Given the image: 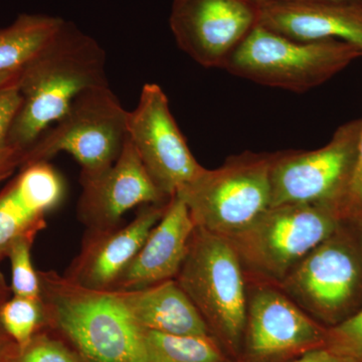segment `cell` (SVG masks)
Listing matches in <instances>:
<instances>
[{"label":"cell","mask_w":362,"mask_h":362,"mask_svg":"<svg viewBox=\"0 0 362 362\" xmlns=\"http://www.w3.org/2000/svg\"><path fill=\"white\" fill-rule=\"evenodd\" d=\"M115 292L142 329L171 335H211L201 313L175 279Z\"/></svg>","instance_id":"18"},{"label":"cell","mask_w":362,"mask_h":362,"mask_svg":"<svg viewBox=\"0 0 362 362\" xmlns=\"http://www.w3.org/2000/svg\"><path fill=\"white\" fill-rule=\"evenodd\" d=\"M176 282L197 310L211 337L238 362L246 326V272L228 238L197 228Z\"/></svg>","instance_id":"3"},{"label":"cell","mask_w":362,"mask_h":362,"mask_svg":"<svg viewBox=\"0 0 362 362\" xmlns=\"http://www.w3.org/2000/svg\"><path fill=\"white\" fill-rule=\"evenodd\" d=\"M168 202L143 206L127 225L88 230L80 254L64 276L88 289L110 291L161 220Z\"/></svg>","instance_id":"14"},{"label":"cell","mask_w":362,"mask_h":362,"mask_svg":"<svg viewBox=\"0 0 362 362\" xmlns=\"http://www.w3.org/2000/svg\"><path fill=\"white\" fill-rule=\"evenodd\" d=\"M18 82L0 90V182L23 165V154L14 149L8 139L9 131L21 105Z\"/></svg>","instance_id":"23"},{"label":"cell","mask_w":362,"mask_h":362,"mask_svg":"<svg viewBox=\"0 0 362 362\" xmlns=\"http://www.w3.org/2000/svg\"><path fill=\"white\" fill-rule=\"evenodd\" d=\"M341 213L345 221L356 223L362 216V126L357 146L356 160Z\"/></svg>","instance_id":"26"},{"label":"cell","mask_w":362,"mask_h":362,"mask_svg":"<svg viewBox=\"0 0 362 362\" xmlns=\"http://www.w3.org/2000/svg\"><path fill=\"white\" fill-rule=\"evenodd\" d=\"M21 70L13 71H4L0 73V90L7 87V86L14 84L18 82L20 78Z\"/></svg>","instance_id":"30"},{"label":"cell","mask_w":362,"mask_h":362,"mask_svg":"<svg viewBox=\"0 0 362 362\" xmlns=\"http://www.w3.org/2000/svg\"><path fill=\"white\" fill-rule=\"evenodd\" d=\"M11 287L6 284V279L0 273V308H1L4 302L8 298H11ZM14 344H16V342L8 337L6 331L4 330V326H2L1 321H0V362H1L4 357L6 356L7 352L11 349Z\"/></svg>","instance_id":"27"},{"label":"cell","mask_w":362,"mask_h":362,"mask_svg":"<svg viewBox=\"0 0 362 362\" xmlns=\"http://www.w3.org/2000/svg\"><path fill=\"white\" fill-rule=\"evenodd\" d=\"M357 226H358V235H357V240H358L359 247H361L362 255V216L358 221H356Z\"/></svg>","instance_id":"31"},{"label":"cell","mask_w":362,"mask_h":362,"mask_svg":"<svg viewBox=\"0 0 362 362\" xmlns=\"http://www.w3.org/2000/svg\"><path fill=\"white\" fill-rule=\"evenodd\" d=\"M345 221L337 209L311 204L269 207L247 228L228 237L247 280L279 285Z\"/></svg>","instance_id":"4"},{"label":"cell","mask_w":362,"mask_h":362,"mask_svg":"<svg viewBox=\"0 0 362 362\" xmlns=\"http://www.w3.org/2000/svg\"><path fill=\"white\" fill-rule=\"evenodd\" d=\"M65 194L63 177L47 162L21 168L0 192V262L16 240L44 230L45 216L59 206Z\"/></svg>","instance_id":"15"},{"label":"cell","mask_w":362,"mask_h":362,"mask_svg":"<svg viewBox=\"0 0 362 362\" xmlns=\"http://www.w3.org/2000/svg\"><path fill=\"white\" fill-rule=\"evenodd\" d=\"M273 156L245 152L228 157L221 168H204L175 195L197 228L230 237L271 206Z\"/></svg>","instance_id":"7"},{"label":"cell","mask_w":362,"mask_h":362,"mask_svg":"<svg viewBox=\"0 0 362 362\" xmlns=\"http://www.w3.org/2000/svg\"><path fill=\"white\" fill-rule=\"evenodd\" d=\"M39 275L45 328L85 362H148L143 329L115 291L88 289L54 271Z\"/></svg>","instance_id":"2"},{"label":"cell","mask_w":362,"mask_h":362,"mask_svg":"<svg viewBox=\"0 0 362 362\" xmlns=\"http://www.w3.org/2000/svg\"><path fill=\"white\" fill-rule=\"evenodd\" d=\"M343 225L277 285L317 322L332 327L362 307V255Z\"/></svg>","instance_id":"8"},{"label":"cell","mask_w":362,"mask_h":362,"mask_svg":"<svg viewBox=\"0 0 362 362\" xmlns=\"http://www.w3.org/2000/svg\"><path fill=\"white\" fill-rule=\"evenodd\" d=\"M169 25L176 44L204 68H223L257 25L250 0H175Z\"/></svg>","instance_id":"12"},{"label":"cell","mask_w":362,"mask_h":362,"mask_svg":"<svg viewBox=\"0 0 362 362\" xmlns=\"http://www.w3.org/2000/svg\"><path fill=\"white\" fill-rule=\"evenodd\" d=\"M102 85H108L104 49L66 21L58 35L21 70V105L9 131L11 146L25 157L78 95Z\"/></svg>","instance_id":"1"},{"label":"cell","mask_w":362,"mask_h":362,"mask_svg":"<svg viewBox=\"0 0 362 362\" xmlns=\"http://www.w3.org/2000/svg\"><path fill=\"white\" fill-rule=\"evenodd\" d=\"M127 117L109 84L86 90L25 152L21 168L66 152L82 168L80 180L97 177L120 156L128 139Z\"/></svg>","instance_id":"5"},{"label":"cell","mask_w":362,"mask_h":362,"mask_svg":"<svg viewBox=\"0 0 362 362\" xmlns=\"http://www.w3.org/2000/svg\"><path fill=\"white\" fill-rule=\"evenodd\" d=\"M252 4H270V2H334V4H361L359 0H250Z\"/></svg>","instance_id":"29"},{"label":"cell","mask_w":362,"mask_h":362,"mask_svg":"<svg viewBox=\"0 0 362 362\" xmlns=\"http://www.w3.org/2000/svg\"><path fill=\"white\" fill-rule=\"evenodd\" d=\"M290 362H352L349 359L344 358L333 354L329 350L326 349H321L314 350V351L309 352L305 356L300 357V358L295 359V361Z\"/></svg>","instance_id":"28"},{"label":"cell","mask_w":362,"mask_h":362,"mask_svg":"<svg viewBox=\"0 0 362 362\" xmlns=\"http://www.w3.org/2000/svg\"><path fill=\"white\" fill-rule=\"evenodd\" d=\"M324 349L352 362H362V307L341 323L328 327Z\"/></svg>","instance_id":"25"},{"label":"cell","mask_w":362,"mask_h":362,"mask_svg":"<svg viewBox=\"0 0 362 362\" xmlns=\"http://www.w3.org/2000/svg\"><path fill=\"white\" fill-rule=\"evenodd\" d=\"M127 133L150 178L169 199L204 170L190 151L160 86H143L137 106L128 112Z\"/></svg>","instance_id":"11"},{"label":"cell","mask_w":362,"mask_h":362,"mask_svg":"<svg viewBox=\"0 0 362 362\" xmlns=\"http://www.w3.org/2000/svg\"><path fill=\"white\" fill-rule=\"evenodd\" d=\"M361 56L358 49L341 40L296 42L257 23L223 69L257 84L302 93Z\"/></svg>","instance_id":"6"},{"label":"cell","mask_w":362,"mask_h":362,"mask_svg":"<svg viewBox=\"0 0 362 362\" xmlns=\"http://www.w3.org/2000/svg\"><path fill=\"white\" fill-rule=\"evenodd\" d=\"M56 16L21 14L0 30V73L21 70L65 25Z\"/></svg>","instance_id":"19"},{"label":"cell","mask_w":362,"mask_h":362,"mask_svg":"<svg viewBox=\"0 0 362 362\" xmlns=\"http://www.w3.org/2000/svg\"><path fill=\"white\" fill-rule=\"evenodd\" d=\"M328 327L317 322L277 285L251 280L238 362H290L325 347Z\"/></svg>","instance_id":"10"},{"label":"cell","mask_w":362,"mask_h":362,"mask_svg":"<svg viewBox=\"0 0 362 362\" xmlns=\"http://www.w3.org/2000/svg\"><path fill=\"white\" fill-rule=\"evenodd\" d=\"M1 362H85L56 332L44 328L23 346L14 344Z\"/></svg>","instance_id":"22"},{"label":"cell","mask_w":362,"mask_h":362,"mask_svg":"<svg viewBox=\"0 0 362 362\" xmlns=\"http://www.w3.org/2000/svg\"><path fill=\"white\" fill-rule=\"evenodd\" d=\"M80 181L83 192L78 216L88 230L116 228L124 214L136 206L169 202L150 178L129 139L110 168L97 177Z\"/></svg>","instance_id":"13"},{"label":"cell","mask_w":362,"mask_h":362,"mask_svg":"<svg viewBox=\"0 0 362 362\" xmlns=\"http://www.w3.org/2000/svg\"><path fill=\"white\" fill-rule=\"evenodd\" d=\"M362 120L342 126L326 146L274 153L271 206L311 204L341 214L356 160Z\"/></svg>","instance_id":"9"},{"label":"cell","mask_w":362,"mask_h":362,"mask_svg":"<svg viewBox=\"0 0 362 362\" xmlns=\"http://www.w3.org/2000/svg\"><path fill=\"white\" fill-rule=\"evenodd\" d=\"M37 235L21 237L11 245L6 257L11 259V293L14 296L40 298L39 272L33 268L32 247Z\"/></svg>","instance_id":"24"},{"label":"cell","mask_w":362,"mask_h":362,"mask_svg":"<svg viewBox=\"0 0 362 362\" xmlns=\"http://www.w3.org/2000/svg\"><path fill=\"white\" fill-rule=\"evenodd\" d=\"M195 225L180 197H171L161 220L110 291L136 290L173 280L187 257Z\"/></svg>","instance_id":"17"},{"label":"cell","mask_w":362,"mask_h":362,"mask_svg":"<svg viewBox=\"0 0 362 362\" xmlns=\"http://www.w3.org/2000/svg\"><path fill=\"white\" fill-rule=\"evenodd\" d=\"M0 321L8 337L18 346H23L45 328L42 299L13 295L0 308Z\"/></svg>","instance_id":"21"},{"label":"cell","mask_w":362,"mask_h":362,"mask_svg":"<svg viewBox=\"0 0 362 362\" xmlns=\"http://www.w3.org/2000/svg\"><path fill=\"white\" fill-rule=\"evenodd\" d=\"M148 362H235L211 335H171L143 329Z\"/></svg>","instance_id":"20"},{"label":"cell","mask_w":362,"mask_h":362,"mask_svg":"<svg viewBox=\"0 0 362 362\" xmlns=\"http://www.w3.org/2000/svg\"><path fill=\"white\" fill-rule=\"evenodd\" d=\"M257 23L296 42L341 40L362 52V4L270 2L256 4Z\"/></svg>","instance_id":"16"}]
</instances>
